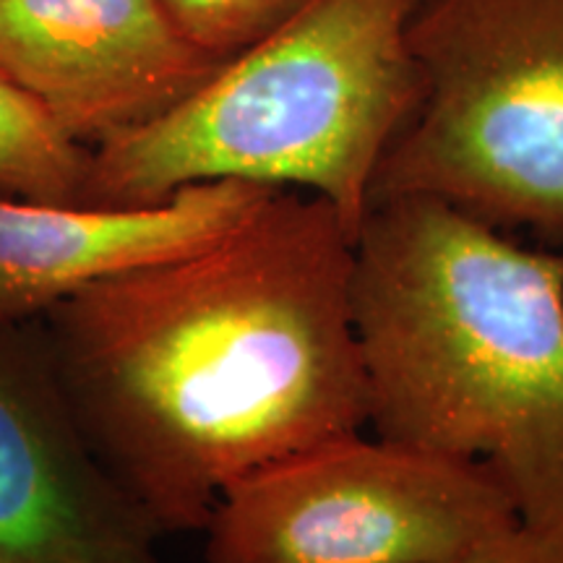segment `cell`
<instances>
[{
  "label": "cell",
  "instance_id": "1",
  "mask_svg": "<svg viewBox=\"0 0 563 563\" xmlns=\"http://www.w3.org/2000/svg\"><path fill=\"white\" fill-rule=\"evenodd\" d=\"M352 277L332 203L279 188L220 241L37 319L84 433L159 538L203 532L230 485L368 426Z\"/></svg>",
  "mask_w": 563,
  "mask_h": 563
},
{
  "label": "cell",
  "instance_id": "2",
  "mask_svg": "<svg viewBox=\"0 0 563 563\" xmlns=\"http://www.w3.org/2000/svg\"><path fill=\"white\" fill-rule=\"evenodd\" d=\"M352 311L378 439L477 462L563 532V256L426 196L373 201Z\"/></svg>",
  "mask_w": 563,
  "mask_h": 563
},
{
  "label": "cell",
  "instance_id": "3",
  "mask_svg": "<svg viewBox=\"0 0 563 563\" xmlns=\"http://www.w3.org/2000/svg\"><path fill=\"white\" fill-rule=\"evenodd\" d=\"M420 0H308L154 121L91 146L87 207H152L180 188H302L357 241L378 165L422 100Z\"/></svg>",
  "mask_w": 563,
  "mask_h": 563
},
{
  "label": "cell",
  "instance_id": "4",
  "mask_svg": "<svg viewBox=\"0 0 563 563\" xmlns=\"http://www.w3.org/2000/svg\"><path fill=\"white\" fill-rule=\"evenodd\" d=\"M410 51L422 100L371 203L426 196L563 256V0H420Z\"/></svg>",
  "mask_w": 563,
  "mask_h": 563
},
{
  "label": "cell",
  "instance_id": "5",
  "mask_svg": "<svg viewBox=\"0 0 563 563\" xmlns=\"http://www.w3.org/2000/svg\"><path fill=\"white\" fill-rule=\"evenodd\" d=\"M517 522L483 464L352 433L230 485L203 563H443Z\"/></svg>",
  "mask_w": 563,
  "mask_h": 563
},
{
  "label": "cell",
  "instance_id": "6",
  "mask_svg": "<svg viewBox=\"0 0 563 563\" xmlns=\"http://www.w3.org/2000/svg\"><path fill=\"white\" fill-rule=\"evenodd\" d=\"M157 540L84 433L40 321H0V563H159Z\"/></svg>",
  "mask_w": 563,
  "mask_h": 563
},
{
  "label": "cell",
  "instance_id": "7",
  "mask_svg": "<svg viewBox=\"0 0 563 563\" xmlns=\"http://www.w3.org/2000/svg\"><path fill=\"white\" fill-rule=\"evenodd\" d=\"M217 68L159 0H0V74L89 150L175 108Z\"/></svg>",
  "mask_w": 563,
  "mask_h": 563
},
{
  "label": "cell",
  "instance_id": "8",
  "mask_svg": "<svg viewBox=\"0 0 563 563\" xmlns=\"http://www.w3.org/2000/svg\"><path fill=\"white\" fill-rule=\"evenodd\" d=\"M274 191L211 180L131 209L0 196V321H37L97 282L220 241Z\"/></svg>",
  "mask_w": 563,
  "mask_h": 563
},
{
  "label": "cell",
  "instance_id": "9",
  "mask_svg": "<svg viewBox=\"0 0 563 563\" xmlns=\"http://www.w3.org/2000/svg\"><path fill=\"white\" fill-rule=\"evenodd\" d=\"M91 150L0 74V196L87 207Z\"/></svg>",
  "mask_w": 563,
  "mask_h": 563
},
{
  "label": "cell",
  "instance_id": "10",
  "mask_svg": "<svg viewBox=\"0 0 563 563\" xmlns=\"http://www.w3.org/2000/svg\"><path fill=\"white\" fill-rule=\"evenodd\" d=\"M178 32L211 60L228 63L292 19L308 0H159Z\"/></svg>",
  "mask_w": 563,
  "mask_h": 563
},
{
  "label": "cell",
  "instance_id": "11",
  "mask_svg": "<svg viewBox=\"0 0 563 563\" xmlns=\"http://www.w3.org/2000/svg\"><path fill=\"white\" fill-rule=\"evenodd\" d=\"M443 563H563V532L519 519L517 525Z\"/></svg>",
  "mask_w": 563,
  "mask_h": 563
}]
</instances>
